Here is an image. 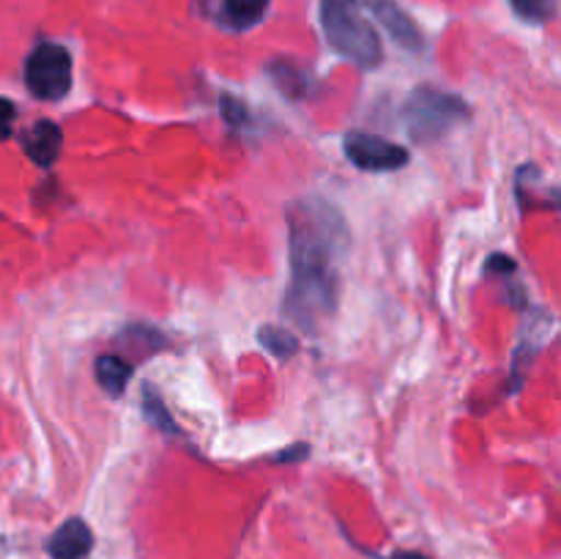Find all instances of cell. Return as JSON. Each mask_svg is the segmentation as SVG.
<instances>
[{
  "mask_svg": "<svg viewBox=\"0 0 561 559\" xmlns=\"http://www.w3.org/2000/svg\"><path fill=\"white\" fill-rule=\"evenodd\" d=\"M290 288L285 316L296 327L316 332L337 307L340 258L348 247L343 217L321 201H305L288 212Z\"/></svg>",
  "mask_w": 561,
  "mask_h": 559,
  "instance_id": "cell-1",
  "label": "cell"
},
{
  "mask_svg": "<svg viewBox=\"0 0 561 559\" xmlns=\"http://www.w3.org/2000/svg\"><path fill=\"white\" fill-rule=\"evenodd\" d=\"M365 11L367 0H321V27L334 53L362 69H376L383 60V44Z\"/></svg>",
  "mask_w": 561,
  "mask_h": 559,
  "instance_id": "cell-2",
  "label": "cell"
},
{
  "mask_svg": "<svg viewBox=\"0 0 561 559\" xmlns=\"http://www.w3.org/2000/svg\"><path fill=\"white\" fill-rule=\"evenodd\" d=\"M466 115H469V107H466L463 99L433 85L416 88L405 99L403 107L405 126H409V135L416 142H436L438 137L455 129Z\"/></svg>",
  "mask_w": 561,
  "mask_h": 559,
  "instance_id": "cell-3",
  "label": "cell"
},
{
  "mask_svg": "<svg viewBox=\"0 0 561 559\" xmlns=\"http://www.w3.org/2000/svg\"><path fill=\"white\" fill-rule=\"evenodd\" d=\"M25 85L42 102H60L71 91V55L64 44L42 42L25 60Z\"/></svg>",
  "mask_w": 561,
  "mask_h": 559,
  "instance_id": "cell-4",
  "label": "cell"
},
{
  "mask_svg": "<svg viewBox=\"0 0 561 559\" xmlns=\"http://www.w3.org/2000/svg\"><path fill=\"white\" fill-rule=\"evenodd\" d=\"M345 157L367 173H389L409 164V151L403 146L378 135H367V132L345 135Z\"/></svg>",
  "mask_w": 561,
  "mask_h": 559,
  "instance_id": "cell-5",
  "label": "cell"
},
{
  "mask_svg": "<svg viewBox=\"0 0 561 559\" xmlns=\"http://www.w3.org/2000/svg\"><path fill=\"white\" fill-rule=\"evenodd\" d=\"M268 5L272 0H197V9L206 20L233 33L252 31L268 14Z\"/></svg>",
  "mask_w": 561,
  "mask_h": 559,
  "instance_id": "cell-6",
  "label": "cell"
},
{
  "mask_svg": "<svg viewBox=\"0 0 561 559\" xmlns=\"http://www.w3.org/2000/svg\"><path fill=\"white\" fill-rule=\"evenodd\" d=\"M367 11L378 20V25L387 27L389 36L400 44L409 53H420L425 49V38H422L416 22L405 14L403 5H398L394 0H367Z\"/></svg>",
  "mask_w": 561,
  "mask_h": 559,
  "instance_id": "cell-7",
  "label": "cell"
},
{
  "mask_svg": "<svg viewBox=\"0 0 561 559\" xmlns=\"http://www.w3.org/2000/svg\"><path fill=\"white\" fill-rule=\"evenodd\" d=\"M49 559H88L93 551V532L82 518H69L49 535Z\"/></svg>",
  "mask_w": 561,
  "mask_h": 559,
  "instance_id": "cell-8",
  "label": "cell"
},
{
  "mask_svg": "<svg viewBox=\"0 0 561 559\" xmlns=\"http://www.w3.org/2000/svg\"><path fill=\"white\" fill-rule=\"evenodd\" d=\"M20 140L27 157L44 170L60 157V146H64V135H60V129L53 124V121H36L31 129L22 132Z\"/></svg>",
  "mask_w": 561,
  "mask_h": 559,
  "instance_id": "cell-9",
  "label": "cell"
},
{
  "mask_svg": "<svg viewBox=\"0 0 561 559\" xmlns=\"http://www.w3.org/2000/svg\"><path fill=\"white\" fill-rule=\"evenodd\" d=\"M96 378L110 395H121L131 378V365L118 354H104L96 360Z\"/></svg>",
  "mask_w": 561,
  "mask_h": 559,
  "instance_id": "cell-10",
  "label": "cell"
},
{
  "mask_svg": "<svg viewBox=\"0 0 561 559\" xmlns=\"http://www.w3.org/2000/svg\"><path fill=\"white\" fill-rule=\"evenodd\" d=\"M515 14L531 25H542V22L553 20L559 11V0H510Z\"/></svg>",
  "mask_w": 561,
  "mask_h": 559,
  "instance_id": "cell-11",
  "label": "cell"
},
{
  "mask_svg": "<svg viewBox=\"0 0 561 559\" xmlns=\"http://www.w3.org/2000/svg\"><path fill=\"white\" fill-rule=\"evenodd\" d=\"M257 340H261V343L277 356H290V354H296V349H299V343H296L294 334L283 327H263L261 334H257Z\"/></svg>",
  "mask_w": 561,
  "mask_h": 559,
  "instance_id": "cell-12",
  "label": "cell"
},
{
  "mask_svg": "<svg viewBox=\"0 0 561 559\" xmlns=\"http://www.w3.org/2000/svg\"><path fill=\"white\" fill-rule=\"evenodd\" d=\"M142 409H146L148 422H151L153 427H159V431L179 433V427H175V422L168 417V409H164L162 398H159V395L153 392L151 387H146V392H142Z\"/></svg>",
  "mask_w": 561,
  "mask_h": 559,
  "instance_id": "cell-13",
  "label": "cell"
},
{
  "mask_svg": "<svg viewBox=\"0 0 561 559\" xmlns=\"http://www.w3.org/2000/svg\"><path fill=\"white\" fill-rule=\"evenodd\" d=\"M3 110H5V118H3V135H11V118H14V104H11V102H3Z\"/></svg>",
  "mask_w": 561,
  "mask_h": 559,
  "instance_id": "cell-14",
  "label": "cell"
},
{
  "mask_svg": "<svg viewBox=\"0 0 561 559\" xmlns=\"http://www.w3.org/2000/svg\"><path fill=\"white\" fill-rule=\"evenodd\" d=\"M389 559H427V557L425 554H416V551H398L394 557H389Z\"/></svg>",
  "mask_w": 561,
  "mask_h": 559,
  "instance_id": "cell-15",
  "label": "cell"
}]
</instances>
